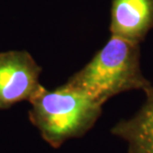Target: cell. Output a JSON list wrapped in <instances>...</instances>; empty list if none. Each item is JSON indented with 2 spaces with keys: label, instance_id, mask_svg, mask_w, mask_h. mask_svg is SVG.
<instances>
[{
  "label": "cell",
  "instance_id": "4",
  "mask_svg": "<svg viewBox=\"0 0 153 153\" xmlns=\"http://www.w3.org/2000/svg\"><path fill=\"white\" fill-rule=\"evenodd\" d=\"M153 28V0H112L109 31L112 36L140 44Z\"/></svg>",
  "mask_w": 153,
  "mask_h": 153
},
{
  "label": "cell",
  "instance_id": "1",
  "mask_svg": "<svg viewBox=\"0 0 153 153\" xmlns=\"http://www.w3.org/2000/svg\"><path fill=\"white\" fill-rule=\"evenodd\" d=\"M29 102L30 121L54 148L84 136L94 126L102 111V103L68 84L52 91L42 85Z\"/></svg>",
  "mask_w": 153,
  "mask_h": 153
},
{
  "label": "cell",
  "instance_id": "3",
  "mask_svg": "<svg viewBox=\"0 0 153 153\" xmlns=\"http://www.w3.org/2000/svg\"><path fill=\"white\" fill-rule=\"evenodd\" d=\"M42 68L27 51L0 52V109L30 99L42 87Z\"/></svg>",
  "mask_w": 153,
  "mask_h": 153
},
{
  "label": "cell",
  "instance_id": "2",
  "mask_svg": "<svg viewBox=\"0 0 153 153\" xmlns=\"http://www.w3.org/2000/svg\"><path fill=\"white\" fill-rule=\"evenodd\" d=\"M66 84L87 93L102 105L119 94L146 93L152 85L140 69L139 44L112 35Z\"/></svg>",
  "mask_w": 153,
  "mask_h": 153
},
{
  "label": "cell",
  "instance_id": "5",
  "mask_svg": "<svg viewBox=\"0 0 153 153\" xmlns=\"http://www.w3.org/2000/svg\"><path fill=\"white\" fill-rule=\"evenodd\" d=\"M145 94L146 100L138 111L111 128L114 136L126 142L128 153H153V85Z\"/></svg>",
  "mask_w": 153,
  "mask_h": 153
}]
</instances>
